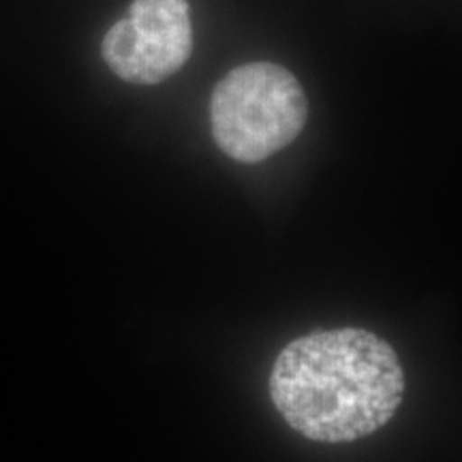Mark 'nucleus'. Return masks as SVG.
Listing matches in <instances>:
<instances>
[{
  "label": "nucleus",
  "mask_w": 462,
  "mask_h": 462,
  "mask_svg": "<svg viewBox=\"0 0 462 462\" xmlns=\"http://www.w3.org/2000/svg\"><path fill=\"white\" fill-rule=\"evenodd\" d=\"M103 58L120 79L159 84L184 67L193 51L187 0H133L103 39Z\"/></svg>",
  "instance_id": "7ed1b4c3"
},
{
  "label": "nucleus",
  "mask_w": 462,
  "mask_h": 462,
  "mask_svg": "<svg viewBox=\"0 0 462 462\" xmlns=\"http://www.w3.org/2000/svg\"><path fill=\"white\" fill-rule=\"evenodd\" d=\"M270 396L282 420L310 441H357L394 418L404 371L377 334L362 328L313 332L276 357Z\"/></svg>",
  "instance_id": "f257e3e1"
},
{
  "label": "nucleus",
  "mask_w": 462,
  "mask_h": 462,
  "mask_svg": "<svg viewBox=\"0 0 462 462\" xmlns=\"http://www.w3.org/2000/svg\"><path fill=\"white\" fill-rule=\"evenodd\" d=\"M306 114L302 86L273 62H251L229 71L210 101L215 142L240 163H259L291 143Z\"/></svg>",
  "instance_id": "f03ea898"
}]
</instances>
